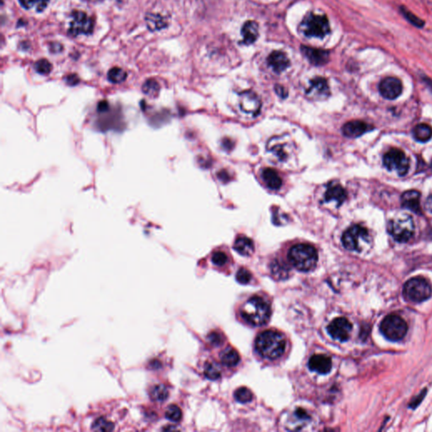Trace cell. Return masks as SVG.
Wrapping results in <instances>:
<instances>
[{"label":"cell","mask_w":432,"mask_h":432,"mask_svg":"<svg viewBox=\"0 0 432 432\" xmlns=\"http://www.w3.org/2000/svg\"><path fill=\"white\" fill-rule=\"evenodd\" d=\"M285 347L286 341L279 332H263L256 339V350L260 356L268 360L279 358L285 352Z\"/></svg>","instance_id":"1"},{"label":"cell","mask_w":432,"mask_h":432,"mask_svg":"<svg viewBox=\"0 0 432 432\" xmlns=\"http://www.w3.org/2000/svg\"><path fill=\"white\" fill-rule=\"evenodd\" d=\"M241 315L251 325L258 327L268 323L271 316L270 306L260 297H252L241 307Z\"/></svg>","instance_id":"2"},{"label":"cell","mask_w":432,"mask_h":432,"mask_svg":"<svg viewBox=\"0 0 432 432\" xmlns=\"http://www.w3.org/2000/svg\"><path fill=\"white\" fill-rule=\"evenodd\" d=\"M288 257L296 269L301 272H308L317 265L318 254L312 245L297 244L291 247Z\"/></svg>","instance_id":"3"},{"label":"cell","mask_w":432,"mask_h":432,"mask_svg":"<svg viewBox=\"0 0 432 432\" xmlns=\"http://www.w3.org/2000/svg\"><path fill=\"white\" fill-rule=\"evenodd\" d=\"M432 294V285L427 279L422 277H415L409 279L403 288L404 297L413 303H421L427 301Z\"/></svg>","instance_id":"4"},{"label":"cell","mask_w":432,"mask_h":432,"mask_svg":"<svg viewBox=\"0 0 432 432\" xmlns=\"http://www.w3.org/2000/svg\"><path fill=\"white\" fill-rule=\"evenodd\" d=\"M388 231L398 242H407L413 236L415 231L412 217L409 215H401L394 217L388 224Z\"/></svg>","instance_id":"5"},{"label":"cell","mask_w":432,"mask_h":432,"mask_svg":"<svg viewBox=\"0 0 432 432\" xmlns=\"http://www.w3.org/2000/svg\"><path fill=\"white\" fill-rule=\"evenodd\" d=\"M300 30L308 37L323 38L330 32V25L326 15L310 13L306 14L301 22Z\"/></svg>","instance_id":"6"},{"label":"cell","mask_w":432,"mask_h":432,"mask_svg":"<svg viewBox=\"0 0 432 432\" xmlns=\"http://www.w3.org/2000/svg\"><path fill=\"white\" fill-rule=\"evenodd\" d=\"M380 332L390 341H400L408 332V324L399 315L390 314L382 321Z\"/></svg>","instance_id":"7"},{"label":"cell","mask_w":432,"mask_h":432,"mask_svg":"<svg viewBox=\"0 0 432 432\" xmlns=\"http://www.w3.org/2000/svg\"><path fill=\"white\" fill-rule=\"evenodd\" d=\"M369 241V234L367 229L361 225H353L343 234L342 243L345 248L352 252H361L365 244Z\"/></svg>","instance_id":"8"},{"label":"cell","mask_w":432,"mask_h":432,"mask_svg":"<svg viewBox=\"0 0 432 432\" xmlns=\"http://www.w3.org/2000/svg\"><path fill=\"white\" fill-rule=\"evenodd\" d=\"M383 165L390 172H396L398 175L404 177L410 168V161L402 151L392 149L383 157Z\"/></svg>","instance_id":"9"},{"label":"cell","mask_w":432,"mask_h":432,"mask_svg":"<svg viewBox=\"0 0 432 432\" xmlns=\"http://www.w3.org/2000/svg\"><path fill=\"white\" fill-rule=\"evenodd\" d=\"M267 151L280 162H286L293 154V144L288 136H275L267 144Z\"/></svg>","instance_id":"10"},{"label":"cell","mask_w":432,"mask_h":432,"mask_svg":"<svg viewBox=\"0 0 432 432\" xmlns=\"http://www.w3.org/2000/svg\"><path fill=\"white\" fill-rule=\"evenodd\" d=\"M94 19L81 11H74L72 14V21L69 32L72 36L85 34L88 35L93 31Z\"/></svg>","instance_id":"11"},{"label":"cell","mask_w":432,"mask_h":432,"mask_svg":"<svg viewBox=\"0 0 432 432\" xmlns=\"http://www.w3.org/2000/svg\"><path fill=\"white\" fill-rule=\"evenodd\" d=\"M352 331V324L345 317H338L328 326L329 335L338 341L345 342L350 339Z\"/></svg>","instance_id":"12"},{"label":"cell","mask_w":432,"mask_h":432,"mask_svg":"<svg viewBox=\"0 0 432 432\" xmlns=\"http://www.w3.org/2000/svg\"><path fill=\"white\" fill-rule=\"evenodd\" d=\"M379 91L384 98L394 100L402 93V82L395 77H388L381 81Z\"/></svg>","instance_id":"13"},{"label":"cell","mask_w":432,"mask_h":432,"mask_svg":"<svg viewBox=\"0 0 432 432\" xmlns=\"http://www.w3.org/2000/svg\"><path fill=\"white\" fill-rule=\"evenodd\" d=\"M261 106L259 97L254 92L247 90L240 94V107L244 112L252 116L258 115Z\"/></svg>","instance_id":"14"},{"label":"cell","mask_w":432,"mask_h":432,"mask_svg":"<svg viewBox=\"0 0 432 432\" xmlns=\"http://www.w3.org/2000/svg\"><path fill=\"white\" fill-rule=\"evenodd\" d=\"M330 91L328 82L324 78L317 77L312 79L306 90V96L312 100H324L329 96Z\"/></svg>","instance_id":"15"},{"label":"cell","mask_w":432,"mask_h":432,"mask_svg":"<svg viewBox=\"0 0 432 432\" xmlns=\"http://www.w3.org/2000/svg\"><path fill=\"white\" fill-rule=\"evenodd\" d=\"M301 50L302 53L305 55V57L313 65H324L329 60V52L327 50L306 47V46H302Z\"/></svg>","instance_id":"16"},{"label":"cell","mask_w":432,"mask_h":432,"mask_svg":"<svg viewBox=\"0 0 432 432\" xmlns=\"http://www.w3.org/2000/svg\"><path fill=\"white\" fill-rule=\"evenodd\" d=\"M373 129L369 124L364 123L362 121H350L349 123H345L343 127V134L348 138H358L367 132L371 131Z\"/></svg>","instance_id":"17"},{"label":"cell","mask_w":432,"mask_h":432,"mask_svg":"<svg viewBox=\"0 0 432 432\" xmlns=\"http://www.w3.org/2000/svg\"><path fill=\"white\" fill-rule=\"evenodd\" d=\"M421 193L416 190H409L401 196V204L404 208L413 211L414 213H422L421 208Z\"/></svg>","instance_id":"18"},{"label":"cell","mask_w":432,"mask_h":432,"mask_svg":"<svg viewBox=\"0 0 432 432\" xmlns=\"http://www.w3.org/2000/svg\"><path fill=\"white\" fill-rule=\"evenodd\" d=\"M310 370L319 374H327L332 369V360L325 355H315L308 362Z\"/></svg>","instance_id":"19"},{"label":"cell","mask_w":432,"mask_h":432,"mask_svg":"<svg viewBox=\"0 0 432 432\" xmlns=\"http://www.w3.org/2000/svg\"><path fill=\"white\" fill-rule=\"evenodd\" d=\"M268 63L275 73L279 74L290 66V60L285 52L274 51L268 56Z\"/></svg>","instance_id":"20"},{"label":"cell","mask_w":432,"mask_h":432,"mask_svg":"<svg viewBox=\"0 0 432 432\" xmlns=\"http://www.w3.org/2000/svg\"><path fill=\"white\" fill-rule=\"evenodd\" d=\"M347 198L346 191L341 185L332 184L328 185L327 191L324 195V200L326 202H336L337 206H340L345 202Z\"/></svg>","instance_id":"21"},{"label":"cell","mask_w":432,"mask_h":432,"mask_svg":"<svg viewBox=\"0 0 432 432\" xmlns=\"http://www.w3.org/2000/svg\"><path fill=\"white\" fill-rule=\"evenodd\" d=\"M311 416L307 411H305L303 409H296L292 416H291V421L290 424L291 428L290 430H295V431H301L303 429V427H306V425L308 424L311 422Z\"/></svg>","instance_id":"22"},{"label":"cell","mask_w":432,"mask_h":432,"mask_svg":"<svg viewBox=\"0 0 432 432\" xmlns=\"http://www.w3.org/2000/svg\"><path fill=\"white\" fill-rule=\"evenodd\" d=\"M241 33L243 36L242 43L245 45H251L254 43L258 37V25L256 21L248 20L244 24L241 29Z\"/></svg>","instance_id":"23"},{"label":"cell","mask_w":432,"mask_h":432,"mask_svg":"<svg viewBox=\"0 0 432 432\" xmlns=\"http://www.w3.org/2000/svg\"><path fill=\"white\" fill-rule=\"evenodd\" d=\"M234 249L242 256H250L254 252V244L250 238L240 236L235 240Z\"/></svg>","instance_id":"24"},{"label":"cell","mask_w":432,"mask_h":432,"mask_svg":"<svg viewBox=\"0 0 432 432\" xmlns=\"http://www.w3.org/2000/svg\"><path fill=\"white\" fill-rule=\"evenodd\" d=\"M262 176L265 184L269 189L278 190L281 188L282 179L274 170L266 168L263 170Z\"/></svg>","instance_id":"25"},{"label":"cell","mask_w":432,"mask_h":432,"mask_svg":"<svg viewBox=\"0 0 432 432\" xmlns=\"http://www.w3.org/2000/svg\"><path fill=\"white\" fill-rule=\"evenodd\" d=\"M412 134H413L414 139L416 141L421 143L428 142L432 138V127L425 123L418 124L417 126L414 128Z\"/></svg>","instance_id":"26"},{"label":"cell","mask_w":432,"mask_h":432,"mask_svg":"<svg viewBox=\"0 0 432 432\" xmlns=\"http://www.w3.org/2000/svg\"><path fill=\"white\" fill-rule=\"evenodd\" d=\"M220 361L226 367H235L240 361V356L236 350L232 348H227L220 354Z\"/></svg>","instance_id":"27"},{"label":"cell","mask_w":432,"mask_h":432,"mask_svg":"<svg viewBox=\"0 0 432 432\" xmlns=\"http://www.w3.org/2000/svg\"><path fill=\"white\" fill-rule=\"evenodd\" d=\"M160 89L161 87H160L159 83L156 81V79H147L142 86L143 92L146 96H151L153 98L158 96Z\"/></svg>","instance_id":"28"},{"label":"cell","mask_w":432,"mask_h":432,"mask_svg":"<svg viewBox=\"0 0 432 432\" xmlns=\"http://www.w3.org/2000/svg\"><path fill=\"white\" fill-rule=\"evenodd\" d=\"M271 271H272V274L274 275V278L279 279H285L288 277L289 268L286 267L285 263L279 262V261H274L271 265Z\"/></svg>","instance_id":"29"},{"label":"cell","mask_w":432,"mask_h":432,"mask_svg":"<svg viewBox=\"0 0 432 432\" xmlns=\"http://www.w3.org/2000/svg\"><path fill=\"white\" fill-rule=\"evenodd\" d=\"M49 0H19V3L23 8L26 9L36 8L37 12H41L47 8Z\"/></svg>","instance_id":"30"},{"label":"cell","mask_w":432,"mask_h":432,"mask_svg":"<svg viewBox=\"0 0 432 432\" xmlns=\"http://www.w3.org/2000/svg\"><path fill=\"white\" fill-rule=\"evenodd\" d=\"M107 79L113 84H120L127 79V73L123 69L115 67L110 69L107 74Z\"/></svg>","instance_id":"31"},{"label":"cell","mask_w":432,"mask_h":432,"mask_svg":"<svg viewBox=\"0 0 432 432\" xmlns=\"http://www.w3.org/2000/svg\"><path fill=\"white\" fill-rule=\"evenodd\" d=\"M151 396L155 401L163 402L165 400H167V398L169 396V393L164 385L158 384V385L154 386L153 389H151Z\"/></svg>","instance_id":"32"},{"label":"cell","mask_w":432,"mask_h":432,"mask_svg":"<svg viewBox=\"0 0 432 432\" xmlns=\"http://www.w3.org/2000/svg\"><path fill=\"white\" fill-rule=\"evenodd\" d=\"M92 429L99 432H110L114 429V426L112 422H108L103 417H100L93 422Z\"/></svg>","instance_id":"33"},{"label":"cell","mask_w":432,"mask_h":432,"mask_svg":"<svg viewBox=\"0 0 432 432\" xmlns=\"http://www.w3.org/2000/svg\"><path fill=\"white\" fill-rule=\"evenodd\" d=\"M182 416H183V414H182L180 408L175 405H170L166 411V417H167V420H169L171 422H180Z\"/></svg>","instance_id":"34"},{"label":"cell","mask_w":432,"mask_h":432,"mask_svg":"<svg viewBox=\"0 0 432 432\" xmlns=\"http://www.w3.org/2000/svg\"><path fill=\"white\" fill-rule=\"evenodd\" d=\"M234 396H235L236 401L241 403V404H246V403L250 402V401H252V392L250 391L248 389H246V388L238 389L235 391Z\"/></svg>","instance_id":"35"},{"label":"cell","mask_w":432,"mask_h":432,"mask_svg":"<svg viewBox=\"0 0 432 432\" xmlns=\"http://www.w3.org/2000/svg\"><path fill=\"white\" fill-rule=\"evenodd\" d=\"M205 374L211 380H217L220 378V369L217 364L209 363L206 365Z\"/></svg>","instance_id":"36"},{"label":"cell","mask_w":432,"mask_h":432,"mask_svg":"<svg viewBox=\"0 0 432 432\" xmlns=\"http://www.w3.org/2000/svg\"><path fill=\"white\" fill-rule=\"evenodd\" d=\"M34 69L38 74L47 75V74H50V72L52 71V66L49 61L47 60V59H40L35 63Z\"/></svg>","instance_id":"37"},{"label":"cell","mask_w":432,"mask_h":432,"mask_svg":"<svg viewBox=\"0 0 432 432\" xmlns=\"http://www.w3.org/2000/svg\"><path fill=\"white\" fill-rule=\"evenodd\" d=\"M401 11H402L404 16H405L409 21L411 22L412 25H416V27L419 28H422L424 26L425 22L423 21L422 19H420L419 17L416 16V14L411 13V12L407 10L405 8H401Z\"/></svg>","instance_id":"38"},{"label":"cell","mask_w":432,"mask_h":432,"mask_svg":"<svg viewBox=\"0 0 432 432\" xmlns=\"http://www.w3.org/2000/svg\"><path fill=\"white\" fill-rule=\"evenodd\" d=\"M148 26L150 28L153 27L154 30L161 29L166 25L164 20L162 17L157 16V15H150L148 16L147 19Z\"/></svg>","instance_id":"39"},{"label":"cell","mask_w":432,"mask_h":432,"mask_svg":"<svg viewBox=\"0 0 432 432\" xmlns=\"http://www.w3.org/2000/svg\"><path fill=\"white\" fill-rule=\"evenodd\" d=\"M236 280L242 285L247 284L252 279V274L246 268H240L236 274Z\"/></svg>","instance_id":"40"},{"label":"cell","mask_w":432,"mask_h":432,"mask_svg":"<svg viewBox=\"0 0 432 432\" xmlns=\"http://www.w3.org/2000/svg\"><path fill=\"white\" fill-rule=\"evenodd\" d=\"M212 261H213V263L216 265L223 266L224 263H226V255L222 252H215L213 254V257H212Z\"/></svg>","instance_id":"41"},{"label":"cell","mask_w":432,"mask_h":432,"mask_svg":"<svg viewBox=\"0 0 432 432\" xmlns=\"http://www.w3.org/2000/svg\"><path fill=\"white\" fill-rule=\"evenodd\" d=\"M109 110V103L107 101H101L97 105V111L100 113L108 112Z\"/></svg>","instance_id":"42"},{"label":"cell","mask_w":432,"mask_h":432,"mask_svg":"<svg viewBox=\"0 0 432 432\" xmlns=\"http://www.w3.org/2000/svg\"><path fill=\"white\" fill-rule=\"evenodd\" d=\"M66 82L69 85L74 86L76 85L79 82V77L77 76L76 74H70L69 76L66 78Z\"/></svg>","instance_id":"43"},{"label":"cell","mask_w":432,"mask_h":432,"mask_svg":"<svg viewBox=\"0 0 432 432\" xmlns=\"http://www.w3.org/2000/svg\"><path fill=\"white\" fill-rule=\"evenodd\" d=\"M275 90H276L277 94L279 96H281V97H283V98H285L287 96V92H286V90H285V88L283 87V86L276 85L275 86Z\"/></svg>","instance_id":"44"},{"label":"cell","mask_w":432,"mask_h":432,"mask_svg":"<svg viewBox=\"0 0 432 432\" xmlns=\"http://www.w3.org/2000/svg\"><path fill=\"white\" fill-rule=\"evenodd\" d=\"M425 206H426V209H427V211L432 213V195H430L427 198Z\"/></svg>","instance_id":"45"},{"label":"cell","mask_w":432,"mask_h":432,"mask_svg":"<svg viewBox=\"0 0 432 432\" xmlns=\"http://www.w3.org/2000/svg\"><path fill=\"white\" fill-rule=\"evenodd\" d=\"M425 82H427V85L431 88V90H432V80L431 79H427V78H424Z\"/></svg>","instance_id":"46"},{"label":"cell","mask_w":432,"mask_h":432,"mask_svg":"<svg viewBox=\"0 0 432 432\" xmlns=\"http://www.w3.org/2000/svg\"></svg>","instance_id":"47"}]
</instances>
